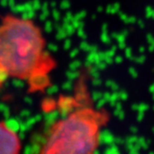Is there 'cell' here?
<instances>
[{"label": "cell", "mask_w": 154, "mask_h": 154, "mask_svg": "<svg viewBox=\"0 0 154 154\" xmlns=\"http://www.w3.org/2000/svg\"><path fill=\"white\" fill-rule=\"evenodd\" d=\"M133 59L135 60V61H136V62L140 63V64L144 63V61H145V60H146L145 56H140V57H137V58H133Z\"/></svg>", "instance_id": "f1b7e54d"}, {"label": "cell", "mask_w": 154, "mask_h": 154, "mask_svg": "<svg viewBox=\"0 0 154 154\" xmlns=\"http://www.w3.org/2000/svg\"><path fill=\"white\" fill-rule=\"evenodd\" d=\"M66 76H67V78L71 81L75 80L79 77V72H77L76 70H71L66 72Z\"/></svg>", "instance_id": "ba28073f"}, {"label": "cell", "mask_w": 154, "mask_h": 154, "mask_svg": "<svg viewBox=\"0 0 154 154\" xmlns=\"http://www.w3.org/2000/svg\"><path fill=\"white\" fill-rule=\"evenodd\" d=\"M130 130H131V132H133V133H137V127H135V126L131 127V128H130Z\"/></svg>", "instance_id": "7dc6e473"}, {"label": "cell", "mask_w": 154, "mask_h": 154, "mask_svg": "<svg viewBox=\"0 0 154 154\" xmlns=\"http://www.w3.org/2000/svg\"><path fill=\"white\" fill-rule=\"evenodd\" d=\"M39 28L30 19L6 16L0 23V75L29 80L48 72L51 61Z\"/></svg>", "instance_id": "6da1fadb"}, {"label": "cell", "mask_w": 154, "mask_h": 154, "mask_svg": "<svg viewBox=\"0 0 154 154\" xmlns=\"http://www.w3.org/2000/svg\"><path fill=\"white\" fill-rule=\"evenodd\" d=\"M153 109H154V107H153Z\"/></svg>", "instance_id": "9f6ffc18"}, {"label": "cell", "mask_w": 154, "mask_h": 154, "mask_svg": "<svg viewBox=\"0 0 154 154\" xmlns=\"http://www.w3.org/2000/svg\"><path fill=\"white\" fill-rule=\"evenodd\" d=\"M119 100H120V97H119V92L118 93L115 92L112 95H111V100H109V103H111L112 106H114Z\"/></svg>", "instance_id": "4fadbf2b"}, {"label": "cell", "mask_w": 154, "mask_h": 154, "mask_svg": "<svg viewBox=\"0 0 154 154\" xmlns=\"http://www.w3.org/2000/svg\"><path fill=\"white\" fill-rule=\"evenodd\" d=\"M62 88L65 89V90H71L72 88V81L69 80L66 83H64L63 85H62Z\"/></svg>", "instance_id": "ffe728a7"}, {"label": "cell", "mask_w": 154, "mask_h": 154, "mask_svg": "<svg viewBox=\"0 0 154 154\" xmlns=\"http://www.w3.org/2000/svg\"><path fill=\"white\" fill-rule=\"evenodd\" d=\"M144 51H145V48H144V47H141V48H139V52H140V53H143Z\"/></svg>", "instance_id": "f907efd6"}, {"label": "cell", "mask_w": 154, "mask_h": 154, "mask_svg": "<svg viewBox=\"0 0 154 154\" xmlns=\"http://www.w3.org/2000/svg\"><path fill=\"white\" fill-rule=\"evenodd\" d=\"M106 102H107V101L104 100V98H103V97H101L100 100H97V109H102V108H103V106L106 104Z\"/></svg>", "instance_id": "44dd1931"}, {"label": "cell", "mask_w": 154, "mask_h": 154, "mask_svg": "<svg viewBox=\"0 0 154 154\" xmlns=\"http://www.w3.org/2000/svg\"><path fill=\"white\" fill-rule=\"evenodd\" d=\"M107 28H108V25H107L106 23H104V24L102 25V32H107Z\"/></svg>", "instance_id": "bcb514c9"}, {"label": "cell", "mask_w": 154, "mask_h": 154, "mask_svg": "<svg viewBox=\"0 0 154 154\" xmlns=\"http://www.w3.org/2000/svg\"><path fill=\"white\" fill-rule=\"evenodd\" d=\"M147 39H148V42L150 44V45H154V37L151 35H148Z\"/></svg>", "instance_id": "d590c367"}, {"label": "cell", "mask_w": 154, "mask_h": 154, "mask_svg": "<svg viewBox=\"0 0 154 154\" xmlns=\"http://www.w3.org/2000/svg\"><path fill=\"white\" fill-rule=\"evenodd\" d=\"M101 97H103V94L100 93V92H94L92 94V98L96 101H97L98 100H100Z\"/></svg>", "instance_id": "603a6c76"}, {"label": "cell", "mask_w": 154, "mask_h": 154, "mask_svg": "<svg viewBox=\"0 0 154 154\" xmlns=\"http://www.w3.org/2000/svg\"><path fill=\"white\" fill-rule=\"evenodd\" d=\"M125 56H126L128 59H133V56H132V50H131V48H125Z\"/></svg>", "instance_id": "f546056e"}, {"label": "cell", "mask_w": 154, "mask_h": 154, "mask_svg": "<svg viewBox=\"0 0 154 154\" xmlns=\"http://www.w3.org/2000/svg\"><path fill=\"white\" fill-rule=\"evenodd\" d=\"M120 120H123L124 118H125V112H123V109H122V111H121V112L119 113V115L117 116Z\"/></svg>", "instance_id": "ee69618b"}, {"label": "cell", "mask_w": 154, "mask_h": 154, "mask_svg": "<svg viewBox=\"0 0 154 154\" xmlns=\"http://www.w3.org/2000/svg\"><path fill=\"white\" fill-rule=\"evenodd\" d=\"M153 133H154V128H153Z\"/></svg>", "instance_id": "11a10c76"}, {"label": "cell", "mask_w": 154, "mask_h": 154, "mask_svg": "<svg viewBox=\"0 0 154 154\" xmlns=\"http://www.w3.org/2000/svg\"><path fill=\"white\" fill-rule=\"evenodd\" d=\"M101 40L103 41V43L109 44V42H111V37H109V36L108 35L107 32H103V34L101 35Z\"/></svg>", "instance_id": "7402d4cb"}, {"label": "cell", "mask_w": 154, "mask_h": 154, "mask_svg": "<svg viewBox=\"0 0 154 154\" xmlns=\"http://www.w3.org/2000/svg\"><path fill=\"white\" fill-rule=\"evenodd\" d=\"M49 48H50V49H54V51H56V49H57V48H56V47H54V46H50Z\"/></svg>", "instance_id": "f5cc1de1"}, {"label": "cell", "mask_w": 154, "mask_h": 154, "mask_svg": "<svg viewBox=\"0 0 154 154\" xmlns=\"http://www.w3.org/2000/svg\"><path fill=\"white\" fill-rule=\"evenodd\" d=\"M102 10H103L102 7H98V8H97V11H98V12H101Z\"/></svg>", "instance_id": "816d5d0a"}, {"label": "cell", "mask_w": 154, "mask_h": 154, "mask_svg": "<svg viewBox=\"0 0 154 154\" xmlns=\"http://www.w3.org/2000/svg\"><path fill=\"white\" fill-rule=\"evenodd\" d=\"M119 15H120V18H121V20H122L123 21H126V20H127V18H128V16H126L125 15V13H123V12H119Z\"/></svg>", "instance_id": "8d00e7d4"}, {"label": "cell", "mask_w": 154, "mask_h": 154, "mask_svg": "<svg viewBox=\"0 0 154 154\" xmlns=\"http://www.w3.org/2000/svg\"><path fill=\"white\" fill-rule=\"evenodd\" d=\"M20 149V139L16 132L0 122V154H17Z\"/></svg>", "instance_id": "3957f363"}, {"label": "cell", "mask_w": 154, "mask_h": 154, "mask_svg": "<svg viewBox=\"0 0 154 154\" xmlns=\"http://www.w3.org/2000/svg\"><path fill=\"white\" fill-rule=\"evenodd\" d=\"M143 117H144V112H138V115H137V121H142Z\"/></svg>", "instance_id": "60d3db41"}, {"label": "cell", "mask_w": 154, "mask_h": 154, "mask_svg": "<svg viewBox=\"0 0 154 154\" xmlns=\"http://www.w3.org/2000/svg\"><path fill=\"white\" fill-rule=\"evenodd\" d=\"M137 23H138V25L140 26V28H144V26H145V24H144V23H143V20H139L137 21Z\"/></svg>", "instance_id": "f6af8a7d"}, {"label": "cell", "mask_w": 154, "mask_h": 154, "mask_svg": "<svg viewBox=\"0 0 154 154\" xmlns=\"http://www.w3.org/2000/svg\"><path fill=\"white\" fill-rule=\"evenodd\" d=\"M119 97H120V100H127V93L125 91H121V92H119Z\"/></svg>", "instance_id": "83f0119b"}, {"label": "cell", "mask_w": 154, "mask_h": 154, "mask_svg": "<svg viewBox=\"0 0 154 154\" xmlns=\"http://www.w3.org/2000/svg\"><path fill=\"white\" fill-rule=\"evenodd\" d=\"M146 16L148 18H152L154 19V9L151 7H148L146 8Z\"/></svg>", "instance_id": "ac0fdd59"}, {"label": "cell", "mask_w": 154, "mask_h": 154, "mask_svg": "<svg viewBox=\"0 0 154 154\" xmlns=\"http://www.w3.org/2000/svg\"><path fill=\"white\" fill-rule=\"evenodd\" d=\"M75 105V100L72 97H61L58 102L59 112L62 117L70 114Z\"/></svg>", "instance_id": "277c9868"}, {"label": "cell", "mask_w": 154, "mask_h": 154, "mask_svg": "<svg viewBox=\"0 0 154 154\" xmlns=\"http://www.w3.org/2000/svg\"><path fill=\"white\" fill-rule=\"evenodd\" d=\"M57 90H58V88L56 86H53V87H49V89H48V92L49 93H54V92H57Z\"/></svg>", "instance_id": "b9f144b4"}, {"label": "cell", "mask_w": 154, "mask_h": 154, "mask_svg": "<svg viewBox=\"0 0 154 154\" xmlns=\"http://www.w3.org/2000/svg\"><path fill=\"white\" fill-rule=\"evenodd\" d=\"M55 18H56V20L60 19V13H58L57 11H55Z\"/></svg>", "instance_id": "681fc988"}, {"label": "cell", "mask_w": 154, "mask_h": 154, "mask_svg": "<svg viewBox=\"0 0 154 154\" xmlns=\"http://www.w3.org/2000/svg\"><path fill=\"white\" fill-rule=\"evenodd\" d=\"M80 48H81L83 50H85V51H89L90 45H88V43H86V42H83V43H81Z\"/></svg>", "instance_id": "4316f807"}, {"label": "cell", "mask_w": 154, "mask_h": 154, "mask_svg": "<svg viewBox=\"0 0 154 154\" xmlns=\"http://www.w3.org/2000/svg\"><path fill=\"white\" fill-rule=\"evenodd\" d=\"M115 137L108 130H104L101 133H100L98 136V141H100V144H106V145H111L112 143H114Z\"/></svg>", "instance_id": "5b68a950"}, {"label": "cell", "mask_w": 154, "mask_h": 154, "mask_svg": "<svg viewBox=\"0 0 154 154\" xmlns=\"http://www.w3.org/2000/svg\"><path fill=\"white\" fill-rule=\"evenodd\" d=\"M114 61H115V62H117V63H121V62L123 61V58L121 57V56H117V57L114 59Z\"/></svg>", "instance_id": "7bdbcfd3"}, {"label": "cell", "mask_w": 154, "mask_h": 154, "mask_svg": "<svg viewBox=\"0 0 154 154\" xmlns=\"http://www.w3.org/2000/svg\"><path fill=\"white\" fill-rule=\"evenodd\" d=\"M103 98H104V100L107 101V102H109V100H111V94H109V93H105L104 95H103Z\"/></svg>", "instance_id": "74e56055"}, {"label": "cell", "mask_w": 154, "mask_h": 154, "mask_svg": "<svg viewBox=\"0 0 154 154\" xmlns=\"http://www.w3.org/2000/svg\"><path fill=\"white\" fill-rule=\"evenodd\" d=\"M72 20H73V15L71 12L66 13L65 19H64V23H72Z\"/></svg>", "instance_id": "cb8c5ba5"}, {"label": "cell", "mask_w": 154, "mask_h": 154, "mask_svg": "<svg viewBox=\"0 0 154 154\" xmlns=\"http://www.w3.org/2000/svg\"><path fill=\"white\" fill-rule=\"evenodd\" d=\"M129 72H130V74L134 77V78H137V72L136 71V69L135 68H129Z\"/></svg>", "instance_id": "4dcf8cb0"}, {"label": "cell", "mask_w": 154, "mask_h": 154, "mask_svg": "<svg viewBox=\"0 0 154 154\" xmlns=\"http://www.w3.org/2000/svg\"><path fill=\"white\" fill-rule=\"evenodd\" d=\"M105 152L108 154H116V153H119L120 150L115 143H112V144L109 145V147H108V149L105 150Z\"/></svg>", "instance_id": "9c48e42d"}, {"label": "cell", "mask_w": 154, "mask_h": 154, "mask_svg": "<svg viewBox=\"0 0 154 154\" xmlns=\"http://www.w3.org/2000/svg\"><path fill=\"white\" fill-rule=\"evenodd\" d=\"M81 66V61L80 60H74L70 64V70H77Z\"/></svg>", "instance_id": "5bb4252c"}, {"label": "cell", "mask_w": 154, "mask_h": 154, "mask_svg": "<svg viewBox=\"0 0 154 154\" xmlns=\"http://www.w3.org/2000/svg\"><path fill=\"white\" fill-rule=\"evenodd\" d=\"M132 109H135V111H137V112H146L147 109H149V105L145 104V103H140V104H134L132 106Z\"/></svg>", "instance_id": "52a82bcc"}, {"label": "cell", "mask_w": 154, "mask_h": 154, "mask_svg": "<svg viewBox=\"0 0 154 154\" xmlns=\"http://www.w3.org/2000/svg\"><path fill=\"white\" fill-rule=\"evenodd\" d=\"M78 52H79V50L78 49H73L72 52H71V54H70V56L72 57V58H74L77 54H78Z\"/></svg>", "instance_id": "f35d334b"}, {"label": "cell", "mask_w": 154, "mask_h": 154, "mask_svg": "<svg viewBox=\"0 0 154 154\" xmlns=\"http://www.w3.org/2000/svg\"><path fill=\"white\" fill-rule=\"evenodd\" d=\"M106 117L90 109L71 112L60 121L48 125L46 137L37 136L34 152L94 153L98 141V128Z\"/></svg>", "instance_id": "7a4b0ae2"}, {"label": "cell", "mask_w": 154, "mask_h": 154, "mask_svg": "<svg viewBox=\"0 0 154 154\" xmlns=\"http://www.w3.org/2000/svg\"><path fill=\"white\" fill-rule=\"evenodd\" d=\"M149 91H150L151 93H154V84H152V85H150V87H149Z\"/></svg>", "instance_id": "c3c4849f"}, {"label": "cell", "mask_w": 154, "mask_h": 154, "mask_svg": "<svg viewBox=\"0 0 154 154\" xmlns=\"http://www.w3.org/2000/svg\"><path fill=\"white\" fill-rule=\"evenodd\" d=\"M106 85H107L108 87H109V88H112L113 91H116V90H118V88H119V85H118L115 82H113V81H112V80H108V81L106 82Z\"/></svg>", "instance_id": "7c38bea8"}, {"label": "cell", "mask_w": 154, "mask_h": 154, "mask_svg": "<svg viewBox=\"0 0 154 154\" xmlns=\"http://www.w3.org/2000/svg\"><path fill=\"white\" fill-rule=\"evenodd\" d=\"M71 45H72V43H71V41L70 40H66L65 41V44H64V48L66 49V50H68V49H70V48H71Z\"/></svg>", "instance_id": "d6a6232c"}, {"label": "cell", "mask_w": 154, "mask_h": 154, "mask_svg": "<svg viewBox=\"0 0 154 154\" xmlns=\"http://www.w3.org/2000/svg\"><path fill=\"white\" fill-rule=\"evenodd\" d=\"M72 24L75 29H78V28H84V23L83 20H72Z\"/></svg>", "instance_id": "9a60e30c"}, {"label": "cell", "mask_w": 154, "mask_h": 154, "mask_svg": "<svg viewBox=\"0 0 154 154\" xmlns=\"http://www.w3.org/2000/svg\"><path fill=\"white\" fill-rule=\"evenodd\" d=\"M137 144H138L140 146L141 149H147L149 148V142L146 141L143 137H140V138H137Z\"/></svg>", "instance_id": "30bf717a"}, {"label": "cell", "mask_w": 154, "mask_h": 154, "mask_svg": "<svg viewBox=\"0 0 154 154\" xmlns=\"http://www.w3.org/2000/svg\"><path fill=\"white\" fill-rule=\"evenodd\" d=\"M118 47L121 48V49H125L126 48V45H125V42H120L118 43Z\"/></svg>", "instance_id": "ab89813d"}, {"label": "cell", "mask_w": 154, "mask_h": 154, "mask_svg": "<svg viewBox=\"0 0 154 154\" xmlns=\"http://www.w3.org/2000/svg\"><path fill=\"white\" fill-rule=\"evenodd\" d=\"M92 84H93L94 85H96V86H98V85H101V80H100V78H94Z\"/></svg>", "instance_id": "1f68e13d"}, {"label": "cell", "mask_w": 154, "mask_h": 154, "mask_svg": "<svg viewBox=\"0 0 154 154\" xmlns=\"http://www.w3.org/2000/svg\"><path fill=\"white\" fill-rule=\"evenodd\" d=\"M70 6H71V4H70L69 0H63V1L61 2V4H60V7L63 9H68L70 8Z\"/></svg>", "instance_id": "d4e9b609"}, {"label": "cell", "mask_w": 154, "mask_h": 154, "mask_svg": "<svg viewBox=\"0 0 154 154\" xmlns=\"http://www.w3.org/2000/svg\"><path fill=\"white\" fill-rule=\"evenodd\" d=\"M137 137L133 136V137H128L126 139H125V144H135L137 141Z\"/></svg>", "instance_id": "e0dca14e"}, {"label": "cell", "mask_w": 154, "mask_h": 154, "mask_svg": "<svg viewBox=\"0 0 154 154\" xmlns=\"http://www.w3.org/2000/svg\"><path fill=\"white\" fill-rule=\"evenodd\" d=\"M77 30H78V32H78V36L83 38V39H85L86 38V35H85V32L84 31V28L83 27L82 28H78Z\"/></svg>", "instance_id": "484cf974"}, {"label": "cell", "mask_w": 154, "mask_h": 154, "mask_svg": "<svg viewBox=\"0 0 154 154\" xmlns=\"http://www.w3.org/2000/svg\"><path fill=\"white\" fill-rule=\"evenodd\" d=\"M104 61L107 63V65H108V64H112V62H113V58H112V57H105Z\"/></svg>", "instance_id": "836d02e7"}, {"label": "cell", "mask_w": 154, "mask_h": 154, "mask_svg": "<svg viewBox=\"0 0 154 154\" xmlns=\"http://www.w3.org/2000/svg\"><path fill=\"white\" fill-rule=\"evenodd\" d=\"M153 94V100H154V93H152Z\"/></svg>", "instance_id": "db71d44e"}, {"label": "cell", "mask_w": 154, "mask_h": 154, "mask_svg": "<svg viewBox=\"0 0 154 154\" xmlns=\"http://www.w3.org/2000/svg\"><path fill=\"white\" fill-rule=\"evenodd\" d=\"M120 9V5L119 4H114V5H109L106 8V12L108 14H115L119 12Z\"/></svg>", "instance_id": "8992f818"}, {"label": "cell", "mask_w": 154, "mask_h": 154, "mask_svg": "<svg viewBox=\"0 0 154 154\" xmlns=\"http://www.w3.org/2000/svg\"><path fill=\"white\" fill-rule=\"evenodd\" d=\"M89 68H90V69H89L90 74L94 77V78H98V77H100V72H98V69L96 67L95 65H94V66L91 65Z\"/></svg>", "instance_id": "8fae6325"}, {"label": "cell", "mask_w": 154, "mask_h": 154, "mask_svg": "<svg viewBox=\"0 0 154 154\" xmlns=\"http://www.w3.org/2000/svg\"><path fill=\"white\" fill-rule=\"evenodd\" d=\"M94 65L96 66V67H97L98 70H103V69H105V68H106L107 63H106L104 60H100V61H98V62L95 63Z\"/></svg>", "instance_id": "2e32d148"}, {"label": "cell", "mask_w": 154, "mask_h": 154, "mask_svg": "<svg viewBox=\"0 0 154 154\" xmlns=\"http://www.w3.org/2000/svg\"><path fill=\"white\" fill-rule=\"evenodd\" d=\"M136 21H137V20L135 17H128L125 23H136Z\"/></svg>", "instance_id": "e575fe53"}, {"label": "cell", "mask_w": 154, "mask_h": 154, "mask_svg": "<svg viewBox=\"0 0 154 154\" xmlns=\"http://www.w3.org/2000/svg\"><path fill=\"white\" fill-rule=\"evenodd\" d=\"M85 17V11H82L73 16V20H82Z\"/></svg>", "instance_id": "d6986e66"}]
</instances>
